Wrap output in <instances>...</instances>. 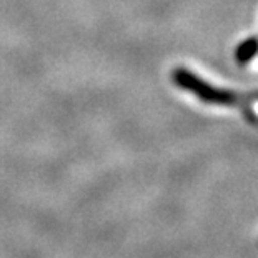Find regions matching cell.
<instances>
[{
  "label": "cell",
  "mask_w": 258,
  "mask_h": 258,
  "mask_svg": "<svg viewBox=\"0 0 258 258\" xmlns=\"http://www.w3.org/2000/svg\"><path fill=\"white\" fill-rule=\"evenodd\" d=\"M173 82L180 89L194 93L197 98H200L203 103L208 105H220V107H245V97L237 92L220 89L212 84H208L199 75L185 67H177L172 74Z\"/></svg>",
  "instance_id": "obj_1"
},
{
  "label": "cell",
  "mask_w": 258,
  "mask_h": 258,
  "mask_svg": "<svg viewBox=\"0 0 258 258\" xmlns=\"http://www.w3.org/2000/svg\"><path fill=\"white\" fill-rule=\"evenodd\" d=\"M258 55V38L256 37H250L240 43L235 50V60H237L238 65H248L251 60Z\"/></svg>",
  "instance_id": "obj_2"
}]
</instances>
